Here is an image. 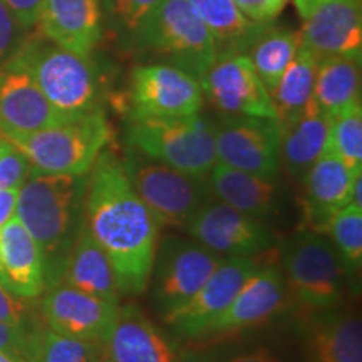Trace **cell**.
Segmentation results:
<instances>
[{"instance_id":"ee69618b","label":"cell","mask_w":362,"mask_h":362,"mask_svg":"<svg viewBox=\"0 0 362 362\" xmlns=\"http://www.w3.org/2000/svg\"><path fill=\"white\" fill-rule=\"evenodd\" d=\"M349 205H356V206L362 208V173L356 176L354 185H352Z\"/></svg>"},{"instance_id":"4316f807","label":"cell","mask_w":362,"mask_h":362,"mask_svg":"<svg viewBox=\"0 0 362 362\" xmlns=\"http://www.w3.org/2000/svg\"><path fill=\"white\" fill-rule=\"evenodd\" d=\"M310 362H362L359 314L325 310L309 334Z\"/></svg>"},{"instance_id":"4dcf8cb0","label":"cell","mask_w":362,"mask_h":362,"mask_svg":"<svg viewBox=\"0 0 362 362\" xmlns=\"http://www.w3.org/2000/svg\"><path fill=\"white\" fill-rule=\"evenodd\" d=\"M298 45H300L298 33L272 29V25H267L250 47L247 56L250 57L257 74L269 93L277 86L285 69L292 62Z\"/></svg>"},{"instance_id":"836d02e7","label":"cell","mask_w":362,"mask_h":362,"mask_svg":"<svg viewBox=\"0 0 362 362\" xmlns=\"http://www.w3.org/2000/svg\"><path fill=\"white\" fill-rule=\"evenodd\" d=\"M161 0H103L110 19L126 33L133 34L144 17Z\"/></svg>"},{"instance_id":"e575fe53","label":"cell","mask_w":362,"mask_h":362,"mask_svg":"<svg viewBox=\"0 0 362 362\" xmlns=\"http://www.w3.org/2000/svg\"><path fill=\"white\" fill-rule=\"evenodd\" d=\"M29 175V158L7 139L6 146L0 151V189L22 187Z\"/></svg>"},{"instance_id":"d590c367","label":"cell","mask_w":362,"mask_h":362,"mask_svg":"<svg viewBox=\"0 0 362 362\" xmlns=\"http://www.w3.org/2000/svg\"><path fill=\"white\" fill-rule=\"evenodd\" d=\"M238 11L255 24H272L282 13L288 0H233Z\"/></svg>"},{"instance_id":"f6af8a7d","label":"cell","mask_w":362,"mask_h":362,"mask_svg":"<svg viewBox=\"0 0 362 362\" xmlns=\"http://www.w3.org/2000/svg\"><path fill=\"white\" fill-rule=\"evenodd\" d=\"M0 362H25V361L22 359V357L11 354V352L7 351H0Z\"/></svg>"},{"instance_id":"277c9868","label":"cell","mask_w":362,"mask_h":362,"mask_svg":"<svg viewBox=\"0 0 362 362\" xmlns=\"http://www.w3.org/2000/svg\"><path fill=\"white\" fill-rule=\"evenodd\" d=\"M126 144L149 160L198 178H208L216 165L215 124L198 115L129 117Z\"/></svg>"},{"instance_id":"d4e9b609","label":"cell","mask_w":362,"mask_h":362,"mask_svg":"<svg viewBox=\"0 0 362 362\" xmlns=\"http://www.w3.org/2000/svg\"><path fill=\"white\" fill-rule=\"evenodd\" d=\"M194 13L208 27L216 45V57L226 54H248L250 47L270 24L248 21L233 0H187Z\"/></svg>"},{"instance_id":"9c48e42d","label":"cell","mask_w":362,"mask_h":362,"mask_svg":"<svg viewBox=\"0 0 362 362\" xmlns=\"http://www.w3.org/2000/svg\"><path fill=\"white\" fill-rule=\"evenodd\" d=\"M223 257L197 240L171 235L158 242L151 275V300L158 314L166 319L185 305L214 274Z\"/></svg>"},{"instance_id":"ba28073f","label":"cell","mask_w":362,"mask_h":362,"mask_svg":"<svg viewBox=\"0 0 362 362\" xmlns=\"http://www.w3.org/2000/svg\"><path fill=\"white\" fill-rule=\"evenodd\" d=\"M121 161L131 187L161 225L187 228L214 197L208 178L187 175L133 149Z\"/></svg>"},{"instance_id":"9a60e30c","label":"cell","mask_w":362,"mask_h":362,"mask_svg":"<svg viewBox=\"0 0 362 362\" xmlns=\"http://www.w3.org/2000/svg\"><path fill=\"white\" fill-rule=\"evenodd\" d=\"M119 304L103 300L66 284L47 288L40 302L44 325L62 336L104 344L115 327Z\"/></svg>"},{"instance_id":"8fae6325","label":"cell","mask_w":362,"mask_h":362,"mask_svg":"<svg viewBox=\"0 0 362 362\" xmlns=\"http://www.w3.org/2000/svg\"><path fill=\"white\" fill-rule=\"evenodd\" d=\"M198 83L203 98L220 112L277 119L270 93L247 54L218 56Z\"/></svg>"},{"instance_id":"603a6c76","label":"cell","mask_w":362,"mask_h":362,"mask_svg":"<svg viewBox=\"0 0 362 362\" xmlns=\"http://www.w3.org/2000/svg\"><path fill=\"white\" fill-rule=\"evenodd\" d=\"M214 197L252 218L265 221L279 211L282 183L279 176H260L216 163L208 175Z\"/></svg>"},{"instance_id":"6da1fadb","label":"cell","mask_w":362,"mask_h":362,"mask_svg":"<svg viewBox=\"0 0 362 362\" xmlns=\"http://www.w3.org/2000/svg\"><path fill=\"white\" fill-rule=\"evenodd\" d=\"M84 226L110 259L121 296L146 292L161 223L131 187L123 161L107 149L89 171Z\"/></svg>"},{"instance_id":"f1b7e54d","label":"cell","mask_w":362,"mask_h":362,"mask_svg":"<svg viewBox=\"0 0 362 362\" xmlns=\"http://www.w3.org/2000/svg\"><path fill=\"white\" fill-rule=\"evenodd\" d=\"M314 103L317 110L330 117L361 103V62L342 56L319 59Z\"/></svg>"},{"instance_id":"7dc6e473","label":"cell","mask_w":362,"mask_h":362,"mask_svg":"<svg viewBox=\"0 0 362 362\" xmlns=\"http://www.w3.org/2000/svg\"><path fill=\"white\" fill-rule=\"evenodd\" d=\"M98 362H110V361H106V357H103V359L98 361Z\"/></svg>"},{"instance_id":"7c38bea8","label":"cell","mask_w":362,"mask_h":362,"mask_svg":"<svg viewBox=\"0 0 362 362\" xmlns=\"http://www.w3.org/2000/svg\"><path fill=\"white\" fill-rule=\"evenodd\" d=\"M200 83L171 64L139 66L131 76L129 117H183L203 106Z\"/></svg>"},{"instance_id":"5bb4252c","label":"cell","mask_w":362,"mask_h":362,"mask_svg":"<svg viewBox=\"0 0 362 362\" xmlns=\"http://www.w3.org/2000/svg\"><path fill=\"white\" fill-rule=\"evenodd\" d=\"M259 262L245 257H228L216 267L200 291L185 305L176 309L165 320L176 336L183 339H200L208 325L223 312L237 296L247 279L259 269Z\"/></svg>"},{"instance_id":"cb8c5ba5","label":"cell","mask_w":362,"mask_h":362,"mask_svg":"<svg viewBox=\"0 0 362 362\" xmlns=\"http://www.w3.org/2000/svg\"><path fill=\"white\" fill-rule=\"evenodd\" d=\"M61 284L112 304H119L121 292L117 288L115 269L86 226L76 240Z\"/></svg>"},{"instance_id":"ab89813d","label":"cell","mask_w":362,"mask_h":362,"mask_svg":"<svg viewBox=\"0 0 362 362\" xmlns=\"http://www.w3.org/2000/svg\"><path fill=\"white\" fill-rule=\"evenodd\" d=\"M2 2L13 13L17 22L24 29H29V27L37 25L45 0H2Z\"/></svg>"},{"instance_id":"30bf717a","label":"cell","mask_w":362,"mask_h":362,"mask_svg":"<svg viewBox=\"0 0 362 362\" xmlns=\"http://www.w3.org/2000/svg\"><path fill=\"white\" fill-rule=\"evenodd\" d=\"M282 134L275 117H226L215 126L216 163L252 175L279 176Z\"/></svg>"},{"instance_id":"7a4b0ae2","label":"cell","mask_w":362,"mask_h":362,"mask_svg":"<svg viewBox=\"0 0 362 362\" xmlns=\"http://www.w3.org/2000/svg\"><path fill=\"white\" fill-rule=\"evenodd\" d=\"M89 175H29L21 187L16 216L37 243L45 287L62 282L84 226Z\"/></svg>"},{"instance_id":"8d00e7d4","label":"cell","mask_w":362,"mask_h":362,"mask_svg":"<svg viewBox=\"0 0 362 362\" xmlns=\"http://www.w3.org/2000/svg\"><path fill=\"white\" fill-rule=\"evenodd\" d=\"M33 320L29 300L16 297L0 284V322L8 325H25Z\"/></svg>"},{"instance_id":"c3c4849f","label":"cell","mask_w":362,"mask_h":362,"mask_svg":"<svg viewBox=\"0 0 362 362\" xmlns=\"http://www.w3.org/2000/svg\"><path fill=\"white\" fill-rule=\"evenodd\" d=\"M0 138H2V134H0Z\"/></svg>"},{"instance_id":"44dd1931","label":"cell","mask_w":362,"mask_h":362,"mask_svg":"<svg viewBox=\"0 0 362 362\" xmlns=\"http://www.w3.org/2000/svg\"><path fill=\"white\" fill-rule=\"evenodd\" d=\"M0 284L27 300L47 291L37 243L16 215L0 226Z\"/></svg>"},{"instance_id":"83f0119b","label":"cell","mask_w":362,"mask_h":362,"mask_svg":"<svg viewBox=\"0 0 362 362\" xmlns=\"http://www.w3.org/2000/svg\"><path fill=\"white\" fill-rule=\"evenodd\" d=\"M317 66L319 59L300 44L277 86L270 90L277 121L284 129L297 123L315 106L314 83Z\"/></svg>"},{"instance_id":"7bdbcfd3","label":"cell","mask_w":362,"mask_h":362,"mask_svg":"<svg viewBox=\"0 0 362 362\" xmlns=\"http://www.w3.org/2000/svg\"><path fill=\"white\" fill-rule=\"evenodd\" d=\"M293 6H296L297 12L300 13L302 19H305V17L310 16V12L314 11L317 6H320V4L324 2V0H292Z\"/></svg>"},{"instance_id":"b9f144b4","label":"cell","mask_w":362,"mask_h":362,"mask_svg":"<svg viewBox=\"0 0 362 362\" xmlns=\"http://www.w3.org/2000/svg\"><path fill=\"white\" fill-rule=\"evenodd\" d=\"M223 362H282L280 357L274 351L267 349V347H259V349L242 352V354H235Z\"/></svg>"},{"instance_id":"5b68a950","label":"cell","mask_w":362,"mask_h":362,"mask_svg":"<svg viewBox=\"0 0 362 362\" xmlns=\"http://www.w3.org/2000/svg\"><path fill=\"white\" fill-rule=\"evenodd\" d=\"M111 138L110 121L99 110L8 141L29 158L30 175H89Z\"/></svg>"},{"instance_id":"f35d334b","label":"cell","mask_w":362,"mask_h":362,"mask_svg":"<svg viewBox=\"0 0 362 362\" xmlns=\"http://www.w3.org/2000/svg\"><path fill=\"white\" fill-rule=\"evenodd\" d=\"M33 325L34 319L25 325H8L0 322V351H7L24 359Z\"/></svg>"},{"instance_id":"8992f818","label":"cell","mask_w":362,"mask_h":362,"mask_svg":"<svg viewBox=\"0 0 362 362\" xmlns=\"http://www.w3.org/2000/svg\"><path fill=\"white\" fill-rule=\"evenodd\" d=\"M131 35L139 49L160 54L197 81L216 59L214 35L187 0H161Z\"/></svg>"},{"instance_id":"ac0fdd59","label":"cell","mask_w":362,"mask_h":362,"mask_svg":"<svg viewBox=\"0 0 362 362\" xmlns=\"http://www.w3.org/2000/svg\"><path fill=\"white\" fill-rule=\"evenodd\" d=\"M287 292L282 270L259 267L242 285L230 305L208 325L203 337L233 334L267 322L285 305Z\"/></svg>"},{"instance_id":"4fadbf2b","label":"cell","mask_w":362,"mask_h":362,"mask_svg":"<svg viewBox=\"0 0 362 362\" xmlns=\"http://www.w3.org/2000/svg\"><path fill=\"white\" fill-rule=\"evenodd\" d=\"M189 237L221 257L255 259L275 247V235L264 221L225 203H206L187 226Z\"/></svg>"},{"instance_id":"d6a6232c","label":"cell","mask_w":362,"mask_h":362,"mask_svg":"<svg viewBox=\"0 0 362 362\" xmlns=\"http://www.w3.org/2000/svg\"><path fill=\"white\" fill-rule=\"evenodd\" d=\"M325 233L330 235V242L347 272H359L362 264V208L356 205L342 208L330 220Z\"/></svg>"},{"instance_id":"60d3db41","label":"cell","mask_w":362,"mask_h":362,"mask_svg":"<svg viewBox=\"0 0 362 362\" xmlns=\"http://www.w3.org/2000/svg\"><path fill=\"white\" fill-rule=\"evenodd\" d=\"M21 187L0 189V226L6 225L16 215L17 198H19Z\"/></svg>"},{"instance_id":"e0dca14e","label":"cell","mask_w":362,"mask_h":362,"mask_svg":"<svg viewBox=\"0 0 362 362\" xmlns=\"http://www.w3.org/2000/svg\"><path fill=\"white\" fill-rule=\"evenodd\" d=\"M300 44L317 59L342 56L361 62V0H324L304 19Z\"/></svg>"},{"instance_id":"ffe728a7","label":"cell","mask_w":362,"mask_h":362,"mask_svg":"<svg viewBox=\"0 0 362 362\" xmlns=\"http://www.w3.org/2000/svg\"><path fill=\"white\" fill-rule=\"evenodd\" d=\"M37 34L81 56H90L103 35L99 0H45Z\"/></svg>"},{"instance_id":"d6986e66","label":"cell","mask_w":362,"mask_h":362,"mask_svg":"<svg viewBox=\"0 0 362 362\" xmlns=\"http://www.w3.org/2000/svg\"><path fill=\"white\" fill-rule=\"evenodd\" d=\"M362 171L347 168L346 163L325 149L302 180L304 223L307 232L325 233L330 220L351 203L352 185Z\"/></svg>"},{"instance_id":"74e56055","label":"cell","mask_w":362,"mask_h":362,"mask_svg":"<svg viewBox=\"0 0 362 362\" xmlns=\"http://www.w3.org/2000/svg\"><path fill=\"white\" fill-rule=\"evenodd\" d=\"M22 27L6 4L0 0V59L12 56L19 49L22 40Z\"/></svg>"},{"instance_id":"3957f363","label":"cell","mask_w":362,"mask_h":362,"mask_svg":"<svg viewBox=\"0 0 362 362\" xmlns=\"http://www.w3.org/2000/svg\"><path fill=\"white\" fill-rule=\"evenodd\" d=\"M8 62L24 69L61 115L79 117L101 110V78L89 56L37 34L24 40Z\"/></svg>"},{"instance_id":"484cf974","label":"cell","mask_w":362,"mask_h":362,"mask_svg":"<svg viewBox=\"0 0 362 362\" xmlns=\"http://www.w3.org/2000/svg\"><path fill=\"white\" fill-rule=\"evenodd\" d=\"M332 117L317 110V106L297 123L284 129L280 144V168L288 178L302 183L307 171L325 151Z\"/></svg>"},{"instance_id":"bcb514c9","label":"cell","mask_w":362,"mask_h":362,"mask_svg":"<svg viewBox=\"0 0 362 362\" xmlns=\"http://www.w3.org/2000/svg\"><path fill=\"white\" fill-rule=\"evenodd\" d=\"M6 143H7V139L2 136V138H0V151H2V148L6 146Z\"/></svg>"},{"instance_id":"7402d4cb","label":"cell","mask_w":362,"mask_h":362,"mask_svg":"<svg viewBox=\"0 0 362 362\" xmlns=\"http://www.w3.org/2000/svg\"><path fill=\"white\" fill-rule=\"evenodd\" d=\"M103 349L110 362H180L173 344L134 305L119 309Z\"/></svg>"},{"instance_id":"52a82bcc","label":"cell","mask_w":362,"mask_h":362,"mask_svg":"<svg viewBox=\"0 0 362 362\" xmlns=\"http://www.w3.org/2000/svg\"><path fill=\"white\" fill-rule=\"evenodd\" d=\"M282 275L302 309L325 312L341 302L347 269L330 240L305 230L282 247Z\"/></svg>"},{"instance_id":"1f68e13d","label":"cell","mask_w":362,"mask_h":362,"mask_svg":"<svg viewBox=\"0 0 362 362\" xmlns=\"http://www.w3.org/2000/svg\"><path fill=\"white\" fill-rule=\"evenodd\" d=\"M325 149L346 163L347 168L362 171V106L356 103L332 117Z\"/></svg>"},{"instance_id":"2e32d148","label":"cell","mask_w":362,"mask_h":362,"mask_svg":"<svg viewBox=\"0 0 362 362\" xmlns=\"http://www.w3.org/2000/svg\"><path fill=\"white\" fill-rule=\"evenodd\" d=\"M67 117L52 106L24 69L6 61L0 66V134L6 139L61 124Z\"/></svg>"},{"instance_id":"f546056e","label":"cell","mask_w":362,"mask_h":362,"mask_svg":"<svg viewBox=\"0 0 362 362\" xmlns=\"http://www.w3.org/2000/svg\"><path fill=\"white\" fill-rule=\"evenodd\" d=\"M104 357L103 344L54 332L34 322L24 356L25 362H98Z\"/></svg>"}]
</instances>
